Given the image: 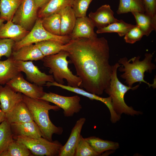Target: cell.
Segmentation results:
<instances>
[{
  "label": "cell",
  "instance_id": "6da1fadb",
  "mask_svg": "<svg viewBox=\"0 0 156 156\" xmlns=\"http://www.w3.org/2000/svg\"><path fill=\"white\" fill-rule=\"evenodd\" d=\"M82 81L81 88L98 95L109 86L112 67L109 48L104 37L71 39L64 50Z\"/></svg>",
  "mask_w": 156,
  "mask_h": 156
},
{
  "label": "cell",
  "instance_id": "7a4b0ae2",
  "mask_svg": "<svg viewBox=\"0 0 156 156\" xmlns=\"http://www.w3.org/2000/svg\"><path fill=\"white\" fill-rule=\"evenodd\" d=\"M23 101L25 103L32 114L33 120L38 126L42 137L52 141L53 134H62L63 128L57 127L50 119L49 111H58L60 108L57 106L50 104L49 102L40 99H34L23 94Z\"/></svg>",
  "mask_w": 156,
  "mask_h": 156
},
{
  "label": "cell",
  "instance_id": "3957f363",
  "mask_svg": "<svg viewBox=\"0 0 156 156\" xmlns=\"http://www.w3.org/2000/svg\"><path fill=\"white\" fill-rule=\"evenodd\" d=\"M153 54L146 53L145 58L142 61H140V57H135L129 60L126 57L120 58L119 60L120 64L122 65L119 68V70L124 73L120 75V77L125 79V82L130 87L137 82H143L147 84L149 87H153L156 88V82L153 84H150L144 79L145 72L151 73L155 69L156 66L152 63L151 61Z\"/></svg>",
  "mask_w": 156,
  "mask_h": 156
},
{
  "label": "cell",
  "instance_id": "277c9868",
  "mask_svg": "<svg viewBox=\"0 0 156 156\" xmlns=\"http://www.w3.org/2000/svg\"><path fill=\"white\" fill-rule=\"evenodd\" d=\"M68 57L67 52L63 50L56 54L45 56L42 60L44 66L49 69V73L52 74L55 82L63 84L65 79L68 86L81 87V79L74 75L68 67L69 62L67 59Z\"/></svg>",
  "mask_w": 156,
  "mask_h": 156
},
{
  "label": "cell",
  "instance_id": "5b68a950",
  "mask_svg": "<svg viewBox=\"0 0 156 156\" xmlns=\"http://www.w3.org/2000/svg\"><path fill=\"white\" fill-rule=\"evenodd\" d=\"M121 66L118 63L112 66V72L110 84L104 92L111 97L113 108L118 115L121 116L123 114L131 116L142 114V112L134 110L125 102L124 98L125 93L130 89H136L139 85L130 87L123 84L119 80L117 76V70Z\"/></svg>",
  "mask_w": 156,
  "mask_h": 156
},
{
  "label": "cell",
  "instance_id": "8992f818",
  "mask_svg": "<svg viewBox=\"0 0 156 156\" xmlns=\"http://www.w3.org/2000/svg\"><path fill=\"white\" fill-rule=\"evenodd\" d=\"M13 138L25 145L33 155L36 156H59L63 146L57 140L50 141L42 137L34 138L13 135Z\"/></svg>",
  "mask_w": 156,
  "mask_h": 156
},
{
  "label": "cell",
  "instance_id": "52a82bcc",
  "mask_svg": "<svg viewBox=\"0 0 156 156\" xmlns=\"http://www.w3.org/2000/svg\"><path fill=\"white\" fill-rule=\"evenodd\" d=\"M71 39L69 35L58 36L49 33L43 27L41 19L38 18L34 27L29 33L21 40L15 42L12 51H16L24 46L43 41L53 40L66 44L68 43Z\"/></svg>",
  "mask_w": 156,
  "mask_h": 156
},
{
  "label": "cell",
  "instance_id": "ba28073f",
  "mask_svg": "<svg viewBox=\"0 0 156 156\" xmlns=\"http://www.w3.org/2000/svg\"><path fill=\"white\" fill-rule=\"evenodd\" d=\"M39 9L34 0H23L15 12L12 21L30 31L38 18Z\"/></svg>",
  "mask_w": 156,
  "mask_h": 156
},
{
  "label": "cell",
  "instance_id": "9c48e42d",
  "mask_svg": "<svg viewBox=\"0 0 156 156\" xmlns=\"http://www.w3.org/2000/svg\"><path fill=\"white\" fill-rule=\"evenodd\" d=\"M40 99L53 103L63 110L65 116L71 117L79 112L82 108L81 99L78 95L71 96H61L57 94L45 92Z\"/></svg>",
  "mask_w": 156,
  "mask_h": 156
},
{
  "label": "cell",
  "instance_id": "30bf717a",
  "mask_svg": "<svg viewBox=\"0 0 156 156\" xmlns=\"http://www.w3.org/2000/svg\"><path fill=\"white\" fill-rule=\"evenodd\" d=\"M6 84L15 91L31 98L40 99L45 93L42 86L31 83L26 80L21 73Z\"/></svg>",
  "mask_w": 156,
  "mask_h": 156
},
{
  "label": "cell",
  "instance_id": "8fae6325",
  "mask_svg": "<svg viewBox=\"0 0 156 156\" xmlns=\"http://www.w3.org/2000/svg\"><path fill=\"white\" fill-rule=\"evenodd\" d=\"M20 70L24 73L29 81L42 86L47 82L55 81L52 75H48L40 71L32 61L16 60Z\"/></svg>",
  "mask_w": 156,
  "mask_h": 156
},
{
  "label": "cell",
  "instance_id": "7c38bea8",
  "mask_svg": "<svg viewBox=\"0 0 156 156\" xmlns=\"http://www.w3.org/2000/svg\"><path fill=\"white\" fill-rule=\"evenodd\" d=\"M45 86L47 87L55 86L59 87L63 89L86 97L90 100H95L103 102L109 109L110 114V120L112 123L116 122L119 121L121 118V116L117 114L114 111L112 105L111 99L110 96L107 98L102 97L79 87H74L60 84L55 81L53 82H47Z\"/></svg>",
  "mask_w": 156,
  "mask_h": 156
},
{
  "label": "cell",
  "instance_id": "4fadbf2b",
  "mask_svg": "<svg viewBox=\"0 0 156 156\" xmlns=\"http://www.w3.org/2000/svg\"><path fill=\"white\" fill-rule=\"evenodd\" d=\"M23 101L22 93L15 91L6 84L4 86L0 85V107L5 114Z\"/></svg>",
  "mask_w": 156,
  "mask_h": 156
},
{
  "label": "cell",
  "instance_id": "5bb4252c",
  "mask_svg": "<svg viewBox=\"0 0 156 156\" xmlns=\"http://www.w3.org/2000/svg\"><path fill=\"white\" fill-rule=\"evenodd\" d=\"M88 17L98 29L119 21L114 17V12L108 4L101 6L94 12H91Z\"/></svg>",
  "mask_w": 156,
  "mask_h": 156
},
{
  "label": "cell",
  "instance_id": "9a60e30c",
  "mask_svg": "<svg viewBox=\"0 0 156 156\" xmlns=\"http://www.w3.org/2000/svg\"><path fill=\"white\" fill-rule=\"evenodd\" d=\"M94 24L86 16L77 18L73 29L69 35L71 39L80 38H92L97 37L94 31Z\"/></svg>",
  "mask_w": 156,
  "mask_h": 156
},
{
  "label": "cell",
  "instance_id": "2e32d148",
  "mask_svg": "<svg viewBox=\"0 0 156 156\" xmlns=\"http://www.w3.org/2000/svg\"><path fill=\"white\" fill-rule=\"evenodd\" d=\"M86 120L85 118H81L77 121L67 142L61 148L59 156H74L81 131Z\"/></svg>",
  "mask_w": 156,
  "mask_h": 156
},
{
  "label": "cell",
  "instance_id": "e0dca14e",
  "mask_svg": "<svg viewBox=\"0 0 156 156\" xmlns=\"http://www.w3.org/2000/svg\"><path fill=\"white\" fill-rule=\"evenodd\" d=\"M5 115L6 120L10 124L24 123L33 120L31 113L23 101Z\"/></svg>",
  "mask_w": 156,
  "mask_h": 156
},
{
  "label": "cell",
  "instance_id": "ac0fdd59",
  "mask_svg": "<svg viewBox=\"0 0 156 156\" xmlns=\"http://www.w3.org/2000/svg\"><path fill=\"white\" fill-rule=\"evenodd\" d=\"M10 124L14 135L24 136L34 138L42 137L38 126L34 120L28 122Z\"/></svg>",
  "mask_w": 156,
  "mask_h": 156
},
{
  "label": "cell",
  "instance_id": "d6986e66",
  "mask_svg": "<svg viewBox=\"0 0 156 156\" xmlns=\"http://www.w3.org/2000/svg\"><path fill=\"white\" fill-rule=\"evenodd\" d=\"M29 32L10 21L3 23L0 27V38L11 39L16 42L22 39Z\"/></svg>",
  "mask_w": 156,
  "mask_h": 156
},
{
  "label": "cell",
  "instance_id": "ffe728a7",
  "mask_svg": "<svg viewBox=\"0 0 156 156\" xmlns=\"http://www.w3.org/2000/svg\"><path fill=\"white\" fill-rule=\"evenodd\" d=\"M12 56L16 60L24 61L42 60L44 57L39 48L33 44L24 46L12 51Z\"/></svg>",
  "mask_w": 156,
  "mask_h": 156
},
{
  "label": "cell",
  "instance_id": "44dd1931",
  "mask_svg": "<svg viewBox=\"0 0 156 156\" xmlns=\"http://www.w3.org/2000/svg\"><path fill=\"white\" fill-rule=\"evenodd\" d=\"M21 73L16 60L12 55L5 60H0V85L6 84Z\"/></svg>",
  "mask_w": 156,
  "mask_h": 156
},
{
  "label": "cell",
  "instance_id": "7402d4cb",
  "mask_svg": "<svg viewBox=\"0 0 156 156\" xmlns=\"http://www.w3.org/2000/svg\"><path fill=\"white\" fill-rule=\"evenodd\" d=\"M61 35H69L74 27L77 17L71 6L67 7L60 12Z\"/></svg>",
  "mask_w": 156,
  "mask_h": 156
},
{
  "label": "cell",
  "instance_id": "603a6c76",
  "mask_svg": "<svg viewBox=\"0 0 156 156\" xmlns=\"http://www.w3.org/2000/svg\"><path fill=\"white\" fill-rule=\"evenodd\" d=\"M74 0H50L43 7L39 9L38 17L42 18L60 12L68 6H72Z\"/></svg>",
  "mask_w": 156,
  "mask_h": 156
},
{
  "label": "cell",
  "instance_id": "cb8c5ba5",
  "mask_svg": "<svg viewBox=\"0 0 156 156\" xmlns=\"http://www.w3.org/2000/svg\"><path fill=\"white\" fill-rule=\"evenodd\" d=\"M84 138L94 150L101 155L105 151H115L119 147V144L117 142L104 140L95 136Z\"/></svg>",
  "mask_w": 156,
  "mask_h": 156
},
{
  "label": "cell",
  "instance_id": "d4e9b609",
  "mask_svg": "<svg viewBox=\"0 0 156 156\" xmlns=\"http://www.w3.org/2000/svg\"><path fill=\"white\" fill-rule=\"evenodd\" d=\"M23 0H0V18L7 21H12Z\"/></svg>",
  "mask_w": 156,
  "mask_h": 156
},
{
  "label": "cell",
  "instance_id": "484cf974",
  "mask_svg": "<svg viewBox=\"0 0 156 156\" xmlns=\"http://www.w3.org/2000/svg\"><path fill=\"white\" fill-rule=\"evenodd\" d=\"M41 19L44 28L51 34L61 36V14L60 12Z\"/></svg>",
  "mask_w": 156,
  "mask_h": 156
},
{
  "label": "cell",
  "instance_id": "4316f807",
  "mask_svg": "<svg viewBox=\"0 0 156 156\" xmlns=\"http://www.w3.org/2000/svg\"><path fill=\"white\" fill-rule=\"evenodd\" d=\"M135 25L127 23L122 20L119 21L111 23L105 27L98 29L96 33L97 34L107 33H117L119 36L125 35Z\"/></svg>",
  "mask_w": 156,
  "mask_h": 156
},
{
  "label": "cell",
  "instance_id": "83f0119b",
  "mask_svg": "<svg viewBox=\"0 0 156 156\" xmlns=\"http://www.w3.org/2000/svg\"><path fill=\"white\" fill-rule=\"evenodd\" d=\"M45 57L56 54L64 50L66 44H63L53 40H46L35 43Z\"/></svg>",
  "mask_w": 156,
  "mask_h": 156
},
{
  "label": "cell",
  "instance_id": "f1b7e54d",
  "mask_svg": "<svg viewBox=\"0 0 156 156\" xmlns=\"http://www.w3.org/2000/svg\"><path fill=\"white\" fill-rule=\"evenodd\" d=\"M131 13L135 18L136 25L142 31L144 35L148 36L152 31L156 30V25L145 13L133 12Z\"/></svg>",
  "mask_w": 156,
  "mask_h": 156
},
{
  "label": "cell",
  "instance_id": "f546056e",
  "mask_svg": "<svg viewBox=\"0 0 156 156\" xmlns=\"http://www.w3.org/2000/svg\"><path fill=\"white\" fill-rule=\"evenodd\" d=\"M117 13L119 14L133 12L145 13L142 0H120Z\"/></svg>",
  "mask_w": 156,
  "mask_h": 156
},
{
  "label": "cell",
  "instance_id": "4dcf8cb0",
  "mask_svg": "<svg viewBox=\"0 0 156 156\" xmlns=\"http://www.w3.org/2000/svg\"><path fill=\"white\" fill-rule=\"evenodd\" d=\"M30 151L24 144L14 140L10 143L0 156H33Z\"/></svg>",
  "mask_w": 156,
  "mask_h": 156
},
{
  "label": "cell",
  "instance_id": "1f68e13d",
  "mask_svg": "<svg viewBox=\"0 0 156 156\" xmlns=\"http://www.w3.org/2000/svg\"><path fill=\"white\" fill-rule=\"evenodd\" d=\"M10 124L6 120L0 124V155L13 140Z\"/></svg>",
  "mask_w": 156,
  "mask_h": 156
},
{
  "label": "cell",
  "instance_id": "d6a6232c",
  "mask_svg": "<svg viewBox=\"0 0 156 156\" xmlns=\"http://www.w3.org/2000/svg\"><path fill=\"white\" fill-rule=\"evenodd\" d=\"M101 155L95 152L81 135L77 145L74 156Z\"/></svg>",
  "mask_w": 156,
  "mask_h": 156
},
{
  "label": "cell",
  "instance_id": "836d02e7",
  "mask_svg": "<svg viewBox=\"0 0 156 156\" xmlns=\"http://www.w3.org/2000/svg\"><path fill=\"white\" fill-rule=\"evenodd\" d=\"M93 0H74L72 5L76 17L86 16L89 6Z\"/></svg>",
  "mask_w": 156,
  "mask_h": 156
},
{
  "label": "cell",
  "instance_id": "e575fe53",
  "mask_svg": "<svg viewBox=\"0 0 156 156\" xmlns=\"http://www.w3.org/2000/svg\"><path fill=\"white\" fill-rule=\"evenodd\" d=\"M15 42L11 39L0 38V59L3 56L8 58L11 56Z\"/></svg>",
  "mask_w": 156,
  "mask_h": 156
},
{
  "label": "cell",
  "instance_id": "d590c367",
  "mask_svg": "<svg viewBox=\"0 0 156 156\" xmlns=\"http://www.w3.org/2000/svg\"><path fill=\"white\" fill-rule=\"evenodd\" d=\"M144 35L139 27L135 25L125 35L124 39L126 42L132 44L140 40Z\"/></svg>",
  "mask_w": 156,
  "mask_h": 156
},
{
  "label": "cell",
  "instance_id": "8d00e7d4",
  "mask_svg": "<svg viewBox=\"0 0 156 156\" xmlns=\"http://www.w3.org/2000/svg\"><path fill=\"white\" fill-rule=\"evenodd\" d=\"M145 14L148 16L156 25V0H142Z\"/></svg>",
  "mask_w": 156,
  "mask_h": 156
},
{
  "label": "cell",
  "instance_id": "74e56055",
  "mask_svg": "<svg viewBox=\"0 0 156 156\" xmlns=\"http://www.w3.org/2000/svg\"><path fill=\"white\" fill-rule=\"evenodd\" d=\"M39 9L44 6L50 0H34Z\"/></svg>",
  "mask_w": 156,
  "mask_h": 156
},
{
  "label": "cell",
  "instance_id": "f35d334b",
  "mask_svg": "<svg viewBox=\"0 0 156 156\" xmlns=\"http://www.w3.org/2000/svg\"><path fill=\"white\" fill-rule=\"evenodd\" d=\"M6 120L5 114L1 110L0 107V124Z\"/></svg>",
  "mask_w": 156,
  "mask_h": 156
},
{
  "label": "cell",
  "instance_id": "ab89813d",
  "mask_svg": "<svg viewBox=\"0 0 156 156\" xmlns=\"http://www.w3.org/2000/svg\"><path fill=\"white\" fill-rule=\"evenodd\" d=\"M5 21L4 19L0 18V27Z\"/></svg>",
  "mask_w": 156,
  "mask_h": 156
}]
</instances>
